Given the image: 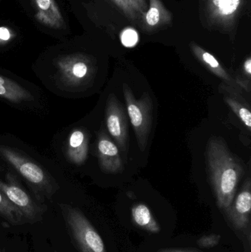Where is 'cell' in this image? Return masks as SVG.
Here are the masks:
<instances>
[{"mask_svg":"<svg viewBox=\"0 0 251 252\" xmlns=\"http://www.w3.org/2000/svg\"><path fill=\"white\" fill-rule=\"evenodd\" d=\"M123 14L136 25H139L141 13L131 0H112Z\"/></svg>","mask_w":251,"mask_h":252,"instance_id":"obj_19","label":"cell"},{"mask_svg":"<svg viewBox=\"0 0 251 252\" xmlns=\"http://www.w3.org/2000/svg\"><path fill=\"white\" fill-rule=\"evenodd\" d=\"M228 221L236 230L246 235L251 242V183L250 178L243 184L231 205L223 210Z\"/></svg>","mask_w":251,"mask_h":252,"instance_id":"obj_8","label":"cell"},{"mask_svg":"<svg viewBox=\"0 0 251 252\" xmlns=\"http://www.w3.org/2000/svg\"><path fill=\"white\" fill-rule=\"evenodd\" d=\"M88 132L82 127H75L69 133L66 139L65 154L68 161L75 165L84 164L88 158Z\"/></svg>","mask_w":251,"mask_h":252,"instance_id":"obj_11","label":"cell"},{"mask_svg":"<svg viewBox=\"0 0 251 252\" xmlns=\"http://www.w3.org/2000/svg\"><path fill=\"white\" fill-rule=\"evenodd\" d=\"M56 67L60 84L71 89L91 84L97 72L95 59L83 53L60 56L56 59Z\"/></svg>","mask_w":251,"mask_h":252,"instance_id":"obj_3","label":"cell"},{"mask_svg":"<svg viewBox=\"0 0 251 252\" xmlns=\"http://www.w3.org/2000/svg\"><path fill=\"white\" fill-rule=\"evenodd\" d=\"M190 48L193 52L196 59L206 66L209 71L212 72L214 75L218 76L220 79L222 80L223 84L227 86L236 89V90L243 91L237 84L234 78L229 75L228 72L224 69L223 66L221 64L218 59L213 55L206 51L204 49L202 48L200 46L197 45L195 42L190 43Z\"/></svg>","mask_w":251,"mask_h":252,"instance_id":"obj_14","label":"cell"},{"mask_svg":"<svg viewBox=\"0 0 251 252\" xmlns=\"http://www.w3.org/2000/svg\"><path fill=\"white\" fill-rule=\"evenodd\" d=\"M245 0H205L204 11L210 28L222 31L234 28Z\"/></svg>","mask_w":251,"mask_h":252,"instance_id":"obj_7","label":"cell"},{"mask_svg":"<svg viewBox=\"0 0 251 252\" xmlns=\"http://www.w3.org/2000/svg\"><path fill=\"white\" fill-rule=\"evenodd\" d=\"M158 252H200L195 250H186V249H162Z\"/></svg>","mask_w":251,"mask_h":252,"instance_id":"obj_25","label":"cell"},{"mask_svg":"<svg viewBox=\"0 0 251 252\" xmlns=\"http://www.w3.org/2000/svg\"><path fill=\"white\" fill-rule=\"evenodd\" d=\"M131 216L134 223L140 229L153 234L160 232L159 223L146 204H135L131 210Z\"/></svg>","mask_w":251,"mask_h":252,"instance_id":"obj_17","label":"cell"},{"mask_svg":"<svg viewBox=\"0 0 251 252\" xmlns=\"http://www.w3.org/2000/svg\"><path fill=\"white\" fill-rule=\"evenodd\" d=\"M68 232L80 252H106L100 234L81 210L60 204Z\"/></svg>","mask_w":251,"mask_h":252,"instance_id":"obj_2","label":"cell"},{"mask_svg":"<svg viewBox=\"0 0 251 252\" xmlns=\"http://www.w3.org/2000/svg\"><path fill=\"white\" fill-rule=\"evenodd\" d=\"M37 20L53 29H61L65 22L63 15L56 0H33Z\"/></svg>","mask_w":251,"mask_h":252,"instance_id":"obj_15","label":"cell"},{"mask_svg":"<svg viewBox=\"0 0 251 252\" xmlns=\"http://www.w3.org/2000/svg\"><path fill=\"white\" fill-rule=\"evenodd\" d=\"M234 79L236 84L243 91L250 93L251 81V58L250 56H249L245 61L241 69V73L238 74Z\"/></svg>","mask_w":251,"mask_h":252,"instance_id":"obj_20","label":"cell"},{"mask_svg":"<svg viewBox=\"0 0 251 252\" xmlns=\"http://www.w3.org/2000/svg\"><path fill=\"white\" fill-rule=\"evenodd\" d=\"M131 1L138 7L139 10L141 12V16H142V15L147 11V8H148V4L146 0H131Z\"/></svg>","mask_w":251,"mask_h":252,"instance_id":"obj_24","label":"cell"},{"mask_svg":"<svg viewBox=\"0 0 251 252\" xmlns=\"http://www.w3.org/2000/svg\"><path fill=\"white\" fill-rule=\"evenodd\" d=\"M121 41L125 47H133L138 42V35L135 31L128 28L122 32L121 35Z\"/></svg>","mask_w":251,"mask_h":252,"instance_id":"obj_22","label":"cell"},{"mask_svg":"<svg viewBox=\"0 0 251 252\" xmlns=\"http://www.w3.org/2000/svg\"><path fill=\"white\" fill-rule=\"evenodd\" d=\"M221 240V235L218 234H210V235H203L199 238L197 244L200 247L204 249H212L217 247Z\"/></svg>","mask_w":251,"mask_h":252,"instance_id":"obj_21","label":"cell"},{"mask_svg":"<svg viewBox=\"0 0 251 252\" xmlns=\"http://www.w3.org/2000/svg\"><path fill=\"white\" fill-rule=\"evenodd\" d=\"M206 161L218 207L225 210L236 196L237 186L243 175V164L230 151L225 141L215 136L208 142Z\"/></svg>","mask_w":251,"mask_h":252,"instance_id":"obj_1","label":"cell"},{"mask_svg":"<svg viewBox=\"0 0 251 252\" xmlns=\"http://www.w3.org/2000/svg\"></svg>","mask_w":251,"mask_h":252,"instance_id":"obj_26","label":"cell"},{"mask_svg":"<svg viewBox=\"0 0 251 252\" xmlns=\"http://www.w3.org/2000/svg\"><path fill=\"white\" fill-rule=\"evenodd\" d=\"M0 97L10 103L22 104L34 100L29 90L10 78L0 74Z\"/></svg>","mask_w":251,"mask_h":252,"instance_id":"obj_16","label":"cell"},{"mask_svg":"<svg viewBox=\"0 0 251 252\" xmlns=\"http://www.w3.org/2000/svg\"><path fill=\"white\" fill-rule=\"evenodd\" d=\"M220 91L223 93L226 104L247 127L251 130V113L250 105L243 95V91L223 84L220 86Z\"/></svg>","mask_w":251,"mask_h":252,"instance_id":"obj_13","label":"cell"},{"mask_svg":"<svg viewBox=\"0 0 251 252\" xmlns=\"http://www.w3.org/2000/svg\"><path fill=\"white\" fill-rule=\"evenodd\" d=\"M122 90L128 116L135 131L139 148L141 151H144L153 125V100L147 93H143L141 97L137 100L128 84H123Z\"/></svg>","mask_w":251,"mask_h":252,"instance_id":"obj_5","label":"cell"},{"mask_svg":"<svg viewBox=\"0 0 251 252\" xmlns=\"http://www.w3.org/2000/svg\"><path fill=\"white\" fill-rule=\"evenodd\" d=\"M0 155L32 185L38 201H44V198H50L53 195L54 187L51 185L44 170L36 163L19 151L4 145H0Z\"/></svg>","mask_w":251,"mask_h":252,"instance_id":"obj_4","label":"cell"},{"mask_svg":"<svg viewBox=\"0 0 251 252\" xmlns=\"http://www.w3.org/2000/svg\"><path fill=\"white\" fill-rule=\"evenodd\" d=\"M97 151L99 164L104 173L117 174L123 170V163L119 148L105 132L99 133Z\"/></svg>","mask_w":251,"mask_h":252,"instance_id":"obj_10","label":"cell"},{"mask_svg":"<svg viewBox=\"0 0 251 252\" xmlns=\"http://www.w3.org/2000/svg\"><path fill=\"white\" fill-rule=\"evenodd\" d=\"M106 121L108 130L122 151L128 149L129 126L123 106L115 94H110L106 102Z\"/></svg>","mask_w":251,"mask_h":252,"instance_id":"obj_9","label":"cell"},{"mask_svg":"<svg viewBox=\"0 0 251 252\" xmlns=\"http://www.w3.org/2000/svg\"><path fill=\"white\" fill-rule=\"evenodd\" d=\"M16 36V32L8 27H0V46L5 45Z\"/></svg>","mask_w":251,"mask_h":252,"instance_id":"obj_23","label":"cell"},{"mask_svg":"<svg viewBox=\"0 0 251 252\" xmlns=\"http://www.w3.org/2000/svg\"><path fill=\"white\" fill-rule=\"evenodd\" d=\"M147 11L142 15L139 26L146 32H154L171 24L172 16L162 0H149Z\"/></svg>","mask_w":251,"mask_h":252,"instance_id":"obj_12","label":"cell"},{"mask_svg":"<svg viewBox=\"0 0 251 252\" xmlns=\"http://www.w3.org/2000/svg\"><path fill=\"white\" fill-rule=\"evenodd\" d=\"M0 216L10 224L19 225L23 221L22 213L0 191Z\"/></svg>","mask_w":251,"mask_h":252,"instance_id":"obj_18","label":"cell"},{"mask_svg":"<svg viewBox=\"0 0 251 252\" xmlns=\"http://www.w3.org/2000/svg\"><path fill=\"white\" fill-rule=\"evenodd\" d=\"M6 179L7 182L0 181V191L3 195L22 213L25 222L41 221L47 210L45 205L34 201L11 175H7Z\"/></svg>","mask_w":251,"mask_h":252,"instance_id":"obj_6","label":"cell"}]
</instances>
